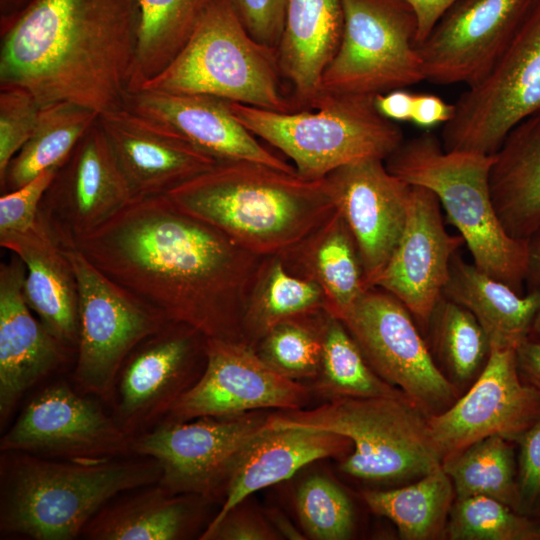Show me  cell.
<instances>
[{"label":"cell","mask_w":540,"mask_h":540,"mask_svg":"<svg viewBox=\"0 0 540 540\" xmlns=\"http://www.w3.org/2000/svg\"><path fill=\"white\" fill-rule=\"evenodd\" d=\"M279 255L289 271L321 288L326 311L339 320L369 289L356 241L336 209L318 228Z\"/></svg>","instance_id":"29"},{"label":"cell","mask_w":540,"mask_h":540,"mask_svg":"<svg viewBox=\"0 0 540 540\" xmlns=\"http://www.w3.org/2000/svg\"><path fill=\"white\" fill-rule=\"evenodd\" d=\"M100 399L67 382L42 388L0 440V451L75 462L132 456V440Z\"/></svg>","instance_id":"13"},{"label":"cell","mask_w":540,"mask_h":540,"mask_svg":"<svg viewBox=\"0 0 540 540\" xmlns=\"http://www.w3.org/2000/svg\"><path fill=\"white\" fill-rule=\"evenodd\" d=\"M350 447L352 443L348 438L327 430L267 424L238 456L228 479L223 505L203 533L212 530L250 494L292 477L313 461L342 455Z\"/></svg>","instance_id":"25"},{"label":"cell","mask_w":540,"mask_h":540,"mask_svg":"<svg viewBox=\"0 0 540 540\" xmlns=\"http://www.w3.org/2000/svg\"><path fill=\"white\" fill-rule=\"evenodd\" d=\"M441 209L432 191L412 185L403 233L374 286L395 296L424 327L443 296L452 258L465 244L446 231Z\"/></svg>","instance_id":"21"},{"label":"cell","mask_w":540,"mask_h":540,"mask_svg":"<svg viewBox=\"0 0 540 540\" xmlns=\"http://www.w3.org/2000/svg\"><path fill=\"white\" fill-rule=\"evenodd\" d=\"M434 353L455 382L474 381L491 352L490 339L476 317L444 295L430 316Z\"/></svg>","instance_id":"38"},{"label":"cell","mask_w":540,"mask_h":540,"mask_svg":"<svg viewBox=\"0 0 540 540\" xmlns=\"http://www.w3.org/2000/svg\"><path fill=\"white\" fill-rule=\"evenodd\" d=\"M414 94L403 89H395L374 97L377 111L384 118L393 122L411 120Z\"/></svg>","instance_id":"48"},{"label":"cell","mask_w":540,"mask_h":540,"mask_svg":"<svg viewBox=\"0 0 540 540\" xmlns=\"http://www.w3.org/2000/svg\"><path fill=\"white\" fill-rule=\"evenodd\" d=\"M277 534L269 524L240 505L229 511L210 531L203 533L202 540H272Z\"/></svg>","instance_id":"46"},{"label":"cell","mask_w":540,"mask_h":540,"mask_svg":"<svg viewBox=\"0 0 540 540\" xmlns=\"http://www.w3.org/2000/svg\"><path fill=\"white\" fill-rule=\"evenodd\" d=\"M98 120L133 199L165 195L220 162L170 127L126 107Z\"/></svg>","instance_id":"23"},{"label":"cell","mask_w":540,"mask_h":540,"mask_svg":"<svg viewBox=\"0 0 540 540\" xmlns=\"http://www.w3.org/2000/svg\"><path fill=\"white\" fill-rule=\"evenodd\" d=\"M374 97L321 93L313 109L292 113L229 106L253 135L288 156L300 176L322 179L354 161H385L404 142L400 126L380 115Z\"/></svg>","instance_id":"7"},{"label":"cell","mask_w":540,"mask_h":540,"mask_svg":"<svg viewBox=\"0 0 540 540\" xmlns=\"http://www.w3.org/2000/svg\"><path fill=\"white\" fill-rule=\"evenodd\" d=\"M490 187L512 237L526 240L540 228V111L516 125L494 154Z\"/></svg>","instance_id":"30"},{"label":"cell","mask_w":540,"mask_h":540,"mask_svg":"<svg viewBox=\"0 0 540 540\" xmlns=\"http://www.w3.org/2000/svg\"><path fill=\"white\" fill-rule=\"evenodd\" d=\"M514 442L492 435L478 440L442 461L455 498L488 496L517 511V454Z\"/></svg>","instance_id":"36"},{"label":"cell","mask_w":540,"mask_h":540,"mask_svg":"<svg viewBox=\"0 0 540 540\" xmlns=\"http://www.w3.org/2000/svg\"><path fill=\"white\" fill-rule=\"evenodd\" d=\"M325 178L335 209L356 241L366 285L372 288L403 233L412 185L376 158L348 163Z\"/></svg>","instance_id":"20"},{"label":"cell","mask_w":540,"mask_h":540,"mask_svg":"<svg viewBox=\"0 0 540 540\" xmlns=\"http://www.w3.org/2000/svg\"><path fill=\"white\" fill-rule=\"evenodd\" d=\"M327 315L321 311L282 321L258 342L255 350L271 368L289 379H316Z\"/></svg>","instance_id":"39"},{"label":"cell","mask_w":540,"mask_h":540,"mask_svg":"<svg viewBox=\"0 0 540 540\" xmlns=\"http://www.w3.org/2000/svg\"><path fill=\"white\" fill-rule=\"evenodd\" d=\"M443 295L468 309L491 345L516 348L529 334L540 311V291L521 294L464 261L457 253Z\"/></svg>","instance_id":"31"},{"label":"cell","mask_w":540,"mask_h":540,"mask_svg":"<svg viewBox=\"0 0 540 540\" xmlns=\"http://www.w3.org/2000/svg\"><path fill=\"white\" fill-rule=\"evenodd\" d=\"M98 118L97 112L72 102L41 106L31 137L0 177L1 193L19 189L43 171L59 167Z\"/></svg>","instance_id":"33"},{"label":"cell","mask_w":540,"mask_h":540,"mask_svg":"<svg viewBox=\"0 0 540 540\" xmlns=\"http://www.w3.org/2000/svg\"><path fill=\"white\" fill-rule=\"evenodd\" d=\"M296 507L306 533L318 540L348 539L354 529L352 504L330 479L314 475L299 487Z\"/></svg>","instance_id":"41"},{"label":"cell","mask_w":540,"mask_h":540,"mask_svg":"<svg viewBox=\"0 0 540 540\" xmlns=\"http://www.w3.org/2000/svg\"><path fill=\"white\" fill-rule=\"evenodd\" d=\"M533 0H458L417 45L425 80L479 81L507 48Z\"/></svg>","instance_id":"19"},{"label":"cell","mask_w":540,"mask_h":540,"mask_svg":"<svg viewBox=\"0 0 540 540\" xmlns=\"http://www.w3.org/2000/svg\"><path fill=\"white\" fill-rule=\"evenodd\" d=\"M445 536L451 540H540V518L488 496L455 498Z\"/></svg>","instance_id":"40"},{"label":"cell","mask_w":540,"mask_h":540,"mask_svg":"<svg viewBox=\"0 0 540 540\" xmlns=\"http://www.w3.org/2000/svg\"><path fill=\"white\" fill-rule=\"evenodd\" d=\"M340 320L377 375L426 415L457 400L455 384L439 368L414 317L395 296L369 288Z\"/></svg>","instance_id":"12"},{"label":"cell","mask_w":540,"mask_h":540,"mask_svg":"<svg viewBox=\"0 0 540 540\" xmlns=\"http://www.w3.org/2000/svg\"><path fill=\"white\" fill-rule=\"evenodd\" d=\"M205 352L204 335L171 321L144 339L118 375L110 408L119 426L134 438L160 423L201 376L196 364Z\"/></svg>","instance_id":"16"},{"label":"cell","mask_w":540,"mask_h":540,"mask_svg":"<svg viewBox=\"0 0 540 540\" xmlns=\"http://www.w3.org/2000/svg\"><path fill=\"white\" fill-rule=\"evenodd\" d=\"M321 311H326L321 288L289 271L280 255L266 256L246 301L244 340L255 348L278 323Z\"/></svg>","instance_id":"32"},{"label":"cell","mask_w":540,"mask_h":540,"mask_svg":"<svg viewBox=\"0 0 540 540\" xmlns=\"http://www.w3.org/2000/svg\"><path fill=\"white\" fill-rule=\"evenodd\" d=\"M316 379V388L330 399L407 398L377 375L342 321L329 313L325 321L321 368Z\"/></svg>","instance_id":"37"},{"label":"cell","mask_w":540,"mask_h":540,"mask_svg":"<svg viewBox=\"0 0 540 540\" xmlns=\"http://www.w3.org/2000/svg\"><path fill=\"white\" fill-rule=\"evenodd\" d=\"M453 113L454 104L445 102L437 95L429 93L414 94L410 122L428 131L437 125L450 121Z\"/></svg>","instance_id":"47"},{"label":"cell","mask_w":540,"mask_h":540,"mask_svg":"<svg viewBox=\"0 0 540 540\" xmlns=\"http://www.w3.org/2000/svg\"><path fill=\"white\" fill-rule=\"evenodd\" d=\"M210 0H138L140 27L129 91L162 72L181 52Z\"/></svg>","instance_id":"35"},{"label":"cell","mask_w":540,"mask_h":540,"mask_svg":"<svg viewBox=\"0 0 540 540\" xmlns=\"http://www.w3.org/2000/svg\"><path fill=\"white\" fill-rule=\"evenodd\" d=\"M139 27L138 0H32L0 30V88H23L40 106L121 108Z\"/></svg>","instance_id":"2"},{"label":"cell","mask_w":540,"mask_h":540,"mask_svg":"<svg viewBox=\"0 0 540 540\" xmlns=\"http://www.w3.org/2000/svg\"><path fill=\"white\" fill-rule=\"evenodd\" d=\"M525 285L528 291H540V228L527 239Z\"/></svg>","instance_id":"51"},{"label":"cell","mask_w":540,"mask_h":540,"mask_svg":"<svg viewBox=\"0 0 540 540\" xmlns=\"http://www.w3.org/2000/svg\"><path fill=\"white\" fill-rule=\"evenodd\" d=\"M61 247L78 288L79 341L72 379L77 389L111 407L125 360L168 320L108 278L74 246Z\"/></svg>","instance_id":"9"},{"label":"cell","mask_w":540,"mask_h":540,"mask_svg":"<svg viewBox=\"0 0 540 540\" xmlns=\"http://www.w3.org/2000/svg\"><path fill=\"white\" fill-rule=\"evenodd\" d=\"M67 246L168 321L206 338L245 342V305L264 257L182 211L166 194L132 199Z\"/></svg>","instance_id":"1"},{"label":"cell","mask_w":540,"mask_h":540,"mask_svg":"<svg viewBox=\"0 0 540 540\" xmlns=\"http://www.w3.org/2000/svg\"><path fill=\"white\" fill-rule=\"evenodd\" d=\"M59 167L43 171L29 183L0 197V235L23 233L36 222L40 203Z\"/></svg>","instance_id":"43"},{"label":"cell","mask_w":540,"mask_h":540,"mask_svg":"<svg viewBox=\"0 0 540 540\" xmlns=\"http://www.w3.org/2000/svg\"><path fill=\"white\" fill-rule=\"evenodd\" d=\"M530 336L540 338V311L536 315L531 330H530Z\"/></svg>","instance_id":"54"},{"label":"cell","mask_w":540,"mask_h":540,"mask_svg":"<svg viewBox=\"0 0 540 540\" xmlns=\"http://www.w3.org/2000/svg\"><path fill=\"white\" fill-rule=\"evenodd\" d=\"M540 416V391L519 374L514 348L491 345L489 359L470 389L447 409L427 417L443 459L492 435L515 443Z\"/></svg>","instance_id":"17"},{"label":"cell","mask_w":540,"mask_h":540,"mask_svg":"<svg viewBox=\"0 0 540 540\" xmlns=\"http://www.w3.org/2000/svg\"><path fill=\"white\" fill-rule=\"evenodd\" d=\"M249 34L276 48L284 27L286 0H229Z\"/></svg>","instance_id":"45"},{"label":"cell","mask_w":540,"mask_h":540,"mask_svg":"<svg viewBox=\"0 0 540 540\" xmlns=\"http://www.w3.org/2000/svg\"><path fill=\"white\" fill-rule=\"evenodd\" d=\"M166 195L263 257L289 250L335 211L326 178L307 179L252 161H220Z\"/></svg>","instance_id":"3"},{"label":"cell","mask_w":540,"mask_h":540,"mask_svg":"<svg viewBox=\"0 0 540 540\" xmlns=\"http://www.w3.org/2000/svg\"><path fill=\"white\" fill-rule=\"evenodd\" d=\"M123 107L170 127L218 161H252L296 172L238 121L227 100L140 88L127 93Z\"/></svg>","instance_id":"24"},{"label":"cell","mask_w":540,"mask_h":540,"mask_svg":"<svg viewBox=\"0 0 540 540\" xmlns=\"http://www.w3.org/2000/svg\"><path fill=\"white\" fill-rule=\"evenodd\" d=\"M40 107L35 97L23 88H0V177L31 137Z\"/></svg>","instance_id":"42"},{"label":"cell","mask_w":540,"mask_h":540,"mask_svg":"<svg viewBox=\"0 0 540 540\" xmlns=\"http://www.w3.org/2000/svg\"><path fill=\"white\" fill-rule=\"evenodd\" d=\"M362 498L373 513L396 525L402 539L430 540L445 536L455 493L440 467L405 487L364 491Z\"/></svg>","instance_id":"34"},{"label":"cell","mask_w":540,"mask_h":540,"mask_svg":"<svg viewBox=\"0 0 540 540\" xmlns=\"http://www.w3.org/2000/svg\"><path fill=\"white\" fill-rule=\"evenodd\" d=\"M414 11L417 23V45L421 43L444 13L458 0H404Z\"/></svg>","instance_id":"50"},{"label":"cell","mask_w":540,"mask_h":540,"mask_svg":"<svg viewBox=\"0 0 540 540\" xmlns=\"http://www.w3.org/2000/svg\"><path fill=\"white\" fill-rule=\"evenodd\" d=\"M540 111V0L491 69L467 86L444 124L447 151L494 155L509 132Z\"/></svg>","instance_id":"11"},{"label":"cell","mask_w":540,"mask_h":540,"mask_svg":"<svg viewBox=\"0 0 540 540\" xmlns=\"http://www.w3.org/2000/svg\"><path fill=\"white\" fill-rule=\"evenodd\" d=\"M32 0H0V30L10 25Z\"/></svg>","instance_id":"52"},{"label":"cell","mask_w":540,"mask_h":540,"mask_svg":"<svg viewBox=\"0 0 540 540\" xmlns=\"http://www.w3.org/2000/svg\"><path fill=\"white\" fill-rule=\"evenodd\" d=\"M270 521L276 529L289 539H303L302 535L293 527V525L278 511L270 512Z\"/></svg>","instance_id":"53"},{"label":"cell","mask_w":540,"mask_h":540,"mask_svg":"<svg viewBox=\"0 0 540 540\" xmlns=\"http://www.w3.org/2000/svg\"><path fill=\"white\" fill-rule=\"evenodd\" d=\"M343 31L340 0H286L277 57L283 78L301 110L313 109L322 75Z\"/></svg>","instance_id":"27"},{"label":"cell","mask_w":540,"mask_h":540,"mask_svg":"<svg viewBox=\"0 0 540 540\" xmlns=\"http://www.w3.org/2000/svg\"><path fill=\"white\" fill-rule=\"evenodd\" d=\"M427 417L407 398L343 397L268 417V426H304L348 438L353 451L343 473L366 481L418 479L440 467Z\"/></svg>","instance_id":"8"},{"label":"cell","mask_w":540,"mask_h":540,"mask_svg":"<svg viewBox=\"0 0 540 540\" xmlns=\"http://www.w3.org/2000/svg\"><path fill=\"white\" fill-rule=\"evenodd\" d=\"M340 2L341 41L322 75L320 94L375 96L425 80L417 18L404 0Z\"/></svg>","instance_id":"10"},{"label":"cell","mask_w":540,"mask_h":540,"mask_svg":"<svg viewBox=\"0 0 540 540\" xmlns=\"http://www.w3.org/2000/svg\"><path fill=\"white\" fill-rule=\"evenodd\" d=\"M205 498L175 494L154 483L109 501L84 527L89 540H177L194 528Z\"/></svg>","instance_id":"28"},{"label":"cell","mask_w":540,"mask_h":540,"mask_svg":"<svg viewBox=\"0 0 540 540\" xmlns=\"http://www.w3.org/2000/svg\"><path fill=\"white\" fill-rule=\"evenodd\" d=\"M519 513L540 518V416L516 439Z\"/></svg>","instance_id":"44"},{"label":"cell","mask_w":540,"mask_h":540,"mask_svg":"<svg viewBox=\"0 0 540 540\" xmlns=\"http://www.w3.org/2000/svg\"><path fill=\"white\" fill-rule=\"evenodd\" d=\"M282 78L276 48L249 34L229 0H210L181 52L140 88L211 95L280 113L300 111Z\"/></svg>","instance_id":"6"},{"label":"cell","mask_w":540,"mask_h":540,"mask_svg":"<svg viewBox=\"0 0 540 540\" xmlns=\"http://www.w3.org/2000/svg\"><path fill=\"white\" fill-rule=\"evenodd\" d=\"M515 355L522 380L540 391V338L528 335L515 348Z\"/></svg>","instance_id":"49"},{"label":"cell","mask_w":540,"mask_h":540,"mask_svg":"<svg viewBox=\"0 0 540 540\" xmlns=\"http://www.w3.org/2000/svg\"><path fill=\"white\" fill-rule=\"evenodd\" d=\"M132 199L97 120L59 166L38 215L58 243L67 246L103 225Z\"/></svg>","instance_id":"18"},{"label":"cell","mask_w":540,"mask_h":540,"mask_svg":"<svg viewBox=\"0 0 540 540\" xmlns=\"http://www.w3.org/2000/svg\"><path fill=\"white\" fill-rule=\"evenodd\" d=\"M385 161L392 174L436 195L479 270L523 294L527 239L512 237L496 212L490 187L494 155L447 151L428 130L404 141Z\"/></svg>","instance_id":"5"},{"label":"cell","mask_w":540,"mask_h":540,"mask_svg":"<svg viewBox=\"0 0 540 540\" xmlns=\"http://www.w3.org/2000/svg\"><path fill=\"white\" fill-rule=\"evenodd\" d=\"M308 387L271 368L243 341L206 338V363L199 379L161 422L235 416L259 409H302Z\"/></svg>","instance_id":"15"},{"label":"cell","mask_w":540,"mask_h":540,"mask_svg":"<svg viewBox=\"0 0 540 540\" xmlns=\"http://www.w3.org/2000/svg\"><path fill=\"white\" fill-rule=\"evenodd\" d=\"M0 245L25 264L24 295L38 319L60 342L76 352L79 341L77 282L62 247L37 214L23 233L0 235Z\"/></svg>","instance_id":"26"},{"label":"cell","mask_w":540,"mask_h":540,"mask_svg":"<svg viewBox=\"0 0 540 540\" xmlns=\"http://www.w3.org/2000/svg\"><path fill=\"white\" fill-rule=\"evenodd\" d=\"M161 466L132 455L97 462L1 451L0 531L34 540H72L116 496L159 482Z\"/></svg>","instance_id":"4"},{"label":"cell","mask_w":540,"mask_h":540,"mask_svg":"<svg viewBox=\"0 0 540 540\" xmlns=\"http://www.w3.org/2000/svg\"><path fill=\"white\" fill-rule=\"evenodd\" d=\"M26 267L15 254L0 264V426L28 390L65 367L76 352L33 315L24 295Z\"/></svg>","instance_id":"22"},{"label":"cell","mask_w":540,"mask_h":540,"mask_svg":"<svg viewBox=\"0 0 540 540\" xmlns=\"http://www.w3.org/2000/svg\"><path fill=\"white\" fill-rule=\"evenodd\" d=\"M256 413L160 422L132 440L133 455L161 466L159 484L175 494L211 499L228 483L245 446L267 425Z\"/></svg>","instance_id":"14"}]
</instances>
